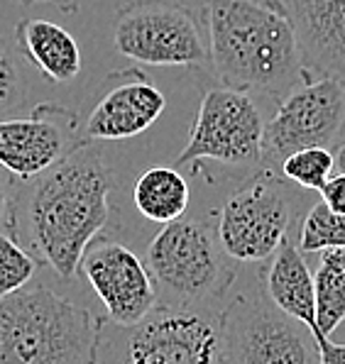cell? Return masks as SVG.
Instances as JSON below:
<instances>
[{
  "label": "cell",
  "instance_id": "obj_2",
  "mask_svg": "<svg viewBox=\"0 0 345 364\" xmlns=\"http://www.w3.org/2000/svg\"><path fill=\"white\" fill-rule=\"evenodd\" d=\"M203 13L208 64L221 86L280 103L309 76L280 0H208Z\"/></svg>",
  "mask_w": 345,
  "mask_h": 364
},
{
  "label": "cell",
  "instance_id": "obj_8",
  "mask_svg": "<svg viewBox=\"0 0 345 364\" xmlns=\"http://www.w3.org/2000/svg\"><path fill=\"white\" fill-rule=\"evenodd\" d=\"M203 161L225 166H258L265 161V117L250 93L225 86L203 93L189 142L174 166L193 164L201 171Z\"/></svg>",
  "mask_w": 345,
  "mask_h": 364
},
{
  "label": "cell",
  "instance_id": "obj_12",
  "mask_svg": "<svg viewBox=\"0 0 345 364\" xmlns=\"http://www.w3.org/2000/svg\"><path fill=\"white\" fill-rule=\"evenodd\" d=\"M79 272L101 299L113 326H135L159 304L144 262L115 240H93L83 252Z\"/></svg>",
  "mask_w": 345,
  "mask_h": 364
},
{
  "label": "cell",
  "instance_id": "obj_9",
  "mask_svg": "<svg viewBox=\"0 0 345 364\" xmlns=\"http://www.w3.org/2000/svg\"><path fill=\"white\" fill-rule=\"evenodd\" d=\"M225 364H319V350L304 323L267 299L235 296L221 313Z\"/></svg>",
  "mask_w": 345,
  "mask_h": 364
},
{
  "label": "cell",
  "instance_id": "obj_20",
  "mask_svg": "<svg viewBox=\"0 0 345 364\" xmlns=\"http://www.w3.org/2000/svg\"><path fill=\"white\" fill-rule=\"evenodd\" d=\"M336 169L333 152L326 147H306L299 152L287 154L280 161V173L297 183L304 191H321V186L328 181V176Z\"/></svg>",
  "mask_w": 345,
  "mask_h": 364
},
{
  "label": "cell",
  "instance_id": "obj_4",
  "mask_svg": "<svg viewBox=\"0 0 345 364\" xmlns=\"http://www.w3.org/2000/svg\"><path fill=\"white\" fill-rule=\"evenodd\" d=\"M96 364H225L221 313L157 304L135 326L103 318Z\"/></svg>",
  "mask_w": 345,
  "mask_h": 364
},
{
  "label": "cell",
  "instance_id": "obj_1",
  "mask_svg": "<svg viewBox=\"0 0 345 364\" xmlns=\"http://www.w3.org/2000/svg\"><path fill=\"white\" fill-rule=\"evenodd\" d=\"M115 178L93 142L22 181L13 196L10 232L30 255L69 282L79 274L83 252L113 218Z\"/></svg>",
  "mask_w": 345,
  "mask_h": 364
},
{
  "label": "cell",
  "instance_id": "obj_19",
  "mask_svg": "<svg viewBox=\"0 0 345 364\" xmlns=\"http://www.w3.org/2000/svg\"><path fill=\"white\" fill-rule=\"evenodd\" d=\"M297 245L304 255L324 250H345V213L331 210L324 203L311 205L299 225Z\"/></svg>",
  "mask_w": 345,
  "mask_h": 364
},
{
  "label": "cell",
  "instance_id": "obj_11",
  "mask_svg": "<svg viewBox=\"0 0 345 364\" xmlns=\"http://www.w3.org/2000/svg\"><path fill=\"white\" fill-rule=\"evenodd\" d=\"M86 144L81 117L57 103H40L27 117L0 120V166L20 181L40 176Z\"/></svg>",
  "mask_w": 345,
  "mask_h": 364
},
{
  "label": "cell",
  "instance_id": "obj_21",
  "mask_svg": "<svg viewBox=\"0 0 345 364\" xmlns=\"http://www.w3.org/2000/svg\"><path fill=\"white\" fill-rule=\"evenodd\" d=\"M27 98V61L10 37H0V120L22 108Z\"/></svg>",
  "mask_w": 345,
  "mask_h": 364
},
{
  "label": "cell",
  "instance_id": "obj_13",
  "mask_svg": "<svg viewBox=\"0 0 345 364\" xmlns=\"http://www.w3.org/2000/svg\"><path fill=\"white\" fill-rule=\"evenodd\" d=\"M166 110L164 93L142 69H120L98 86L86 120L83 142H118L147 132Z\"/></svg>",
  "mask_w": 345,
  "mask_h": 364
},
{
  "label": "cell",
  "instance_id": "obj_27",
  "mask_svg": "<svg viewBox=\"0 0 345 364\" xmlns=\"http://www.w3.org/2000/svg\"><path fill=\"white\" fill-rule=\"evenodd\" d=\"M333 159H336V169L345 173V142H341L336 147V154H333Z\"/></svg>",
  "mask_w": 345,
  "mask_h": 364
},
{
  "label": "cell",
  "instance_id": "obj_18",
  "mask_svg": "<svg viewBox=\"0 0 345 364\" xmlns=\"http://www.w3.org/2000/svg\"><path fill=\"white\" fill-rule=\"evenodd\" d=\"M319 255V267L314 272V338H331L345 321V250H324Z\"/></svg>",
  "mask_w": 345,
  "mask_h": 364
},
{
  "label": "cell",
  "instance_id": "obj_7",
  "mask_svg": "<svg viewBox=\"0 0 345 364\" xmlns=\"http://www.w3.org/2000/svg\"><path fill=\"white\" fill-rule=\"evenodd\" d=\"M113 47L144 66H206L208 39L181 0H130L120 5Z\"/></svg>",
  "mask_w": 345,
  "mask_h": 364
},
{
  "label": "cell",
  "instance_id": "obj_17",
  "mask_svg": "<svg viewBox=\"0 0 345 364\" xmlns=\"http://www.w3.org/2000/svg\"><path fill=\"white\" fill-rule=\"evenodd\" d=\"M189 200V181L176 166H149L132 186V203L140 215L162 225L186 215Z\"/></svg>",
  "mask_w": 345,
  "mask_h": 364
},
{
  "label": "cell",
  "instance_id": "obj_6",
  "mask_svg": "<svg viewBox=\"0 0 345 364\" xmlns=\"http://www.w3.org/2000/svg\"><path fill=\"white\" fill-rule=\"evenodd\" d=\"M297 205L292 188L265 166L228 196L216 215L221 247L235 262H267L292 235Z\"/></svg>",
  "mask_w": 345,
  "mask_h": 364
},
{
  "label": "cell",
  "instance_id": "obj_10",
  "mask_svg": "<svg viewBox=\"0 0 345 364\" xmlns=\"http://www.w3.org/2000/svg\"><path fill=\"white\" fill-rule=\"evenodd\" d=\"M345 132V86L328 76H306L265 122V161L280 164L306 147H336ZM267 164V166H270Z\"/></svg>",
  "mask_w": 345,
  "mask_h": 364
},
{
  "label": "cell",
  "instance_id": "obj_5",
  "mask_svg": "<svg viewBox=\"0 0 345 364\" xmlns=\"http://www.w3.org/2000/svg\"><path fill=\"white\" fill-rule=\"evenodd\" d=\"M228 259L216 228L198 218L166 223L144 252L157 301L181 308H201L230 289L235 267Z\"/></svg>",
  "mask_w": 345,
  "mask_h": 364
},
{
  "label": "cell",
  "instance_id": "obj_25",
  "mask_svg": "<svg viewBox=\"0 0 345 364\" xmlns=\"http://www.w3.org/2000/svg\"><path fill=\"white\" fill-rule=\"evenodd\" d=\"M0 223L8 225V230L13 228V193L3 178H0Z\"/></svg>",
  "mask_w": 345,
  "mask_h": 364
},
{
  "label": "cell",
  "instance_id": "obj_26",
  "mask_svg": "<svg viewBox=\"0 0 345 364\" xmlns=\"http://www.w3.org/2000/svg\"><path fill=\"white\" fill-rule=\"evenodd\" d=\"M22 5H40V3H54L59 10H64V13H76L79 10V0H20Z\"/></svg>",
  "mask_w": 345,
  "mask_h": 364
},
{
  "label": "cell",
  "instance_id": "obj_15",
  "mask_svg": "<svg viewBox=\"0 0 345 364\" xmlns=\"http://www.w3.org/2000/svg\"><path fill=\"white\" fill-rule=\"evenodd\" d=\"M260 279L265 299L294 321L304 323L311 335H316L314 272L306 264L304 252L292 235L270 257V264L260 272Z\"/></svg>",
  "mask_w": 345,
  "mask_h": 364
},
{
  "label": "cell",
  "instance_id": "obj_22",
  "mask_svg": "<svg viewBox=\"0 0 345 364\" xmlns=\"http://www.w3.org/2000/svg\"><path fill=\"white\" fill-rule=\"evenodd\" d=\"M37 267L40 259L22 247L13 232H0V299L25 289Z\"/></svg>",
  "mask_w": 345,
  "mask_h": 364
},
{
  "label": "cell",
  "instance_id": "obj_14",
  "mask_svg": "<svg viewBox=\"0 0 345 364\" xmlns=\"http://www.w3.org/2000/svg\"><path fill=\"white\" fill-rule=\"evenodd\" d=\"M294 25L309 76L345 86V0H280Z\"/></svg>",
  "mask_w": 345,
  "mask_h": 364
},
{
  "label": "cell",
  "instance_id": "obj_3",
  "mask_svg": "<svg viewBox=\"0 0 345 364\" xmlns=\"http://www.w3.org/2000/svg\"><path fill=\"white\" fill-rule=\"evenodd\" d=\"M103 318L47 287L0 299V364H96Z\"/></svg>",
  "mask_w": 345,
  "mask_h": 364
},
{
  "label": "cell",
  "instance_id": "obj_16",
  "mask_svg": "<svg viewBox=\"0 0 345 364\" xmlns=\"http://www.w3.org/2000/svg\"><path fill=\"white\" fill-rule=\"evenodd\" d=\"M15 44L22 59L47 83L61 86L81 74V49L69 30L52 20L27 18L15 27Z\"/></svg>",
  "mask_w": 345,
  "mask_h": 364
},
{
  "label": "cell",
  "instance_id": "obj_24",
  "mask_svg": "<svg viewBox=\"0 0 345 364\" xmlns=\"http://www.w3.org/2000/svg\"><path fill=\"white\" fill-rule=\"evenodd\" d=\"M319 350V364H345V345L333 343L331 338H314Z\"/></svg>",
  "mask_w": 345,
  "mask_h": 364
},
{
  "label": "cell",
  "instance_id": "obj_23",
  "mask_svg": "<svg viewBox=\"0 0 345 364\" xmlns=\"http://www.w3.org/2000/svg\"><path fill=\"white\" fill-rule=\"evenodd\" d=\"M321 203L336 213H345V173H331L328 181L321 186Z\"/></svg>",
  "mask_w": 345,
  "mask_h": 364
}]
</instances>
